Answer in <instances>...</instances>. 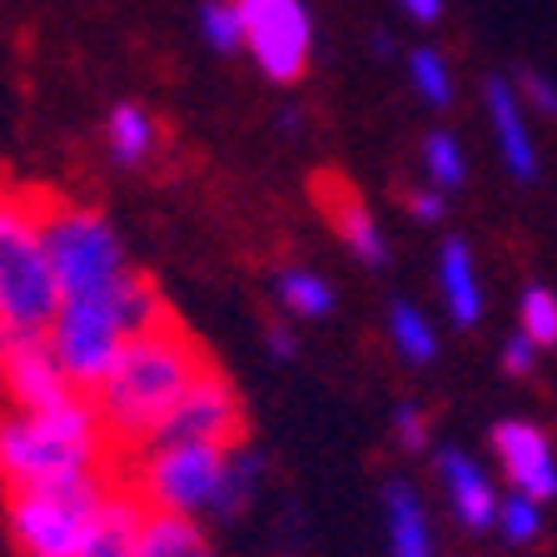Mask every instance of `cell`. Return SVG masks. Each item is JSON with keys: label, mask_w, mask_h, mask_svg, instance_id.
<instances>
[{"label": "cell", "mask_w": 557, "mask_h": 557, "mask_svg": "<svg viewBox=\"0 0 557 557\" xmlns=\"http://www.w3.org/2000/svg\"><path fill=\"white\" fill-rule=\"evenodd\" d=\"M60 304L40 239V195L0 180V334H50Z\"/></svg>", "instance_id": "3"}, {"label": "cell", "mask_w": 557, "mask_h": 557, "mask_svg": "<svg viewBox=\"0 0 557 557\" xmlns=\"http://www.w3.org/2000/svg\"><path fill=\"white\" fill-rule=\"evenodd\" d=\"M438 294L458 329H473L478 319H483V284H478V259H473V249H468V239H443Z\"/></svg>", "instance_id": "16"}, {"label": "cell", "mask_w": 557, "mask_h": 557, "mask_svg": "<svg viewBox=\"0 0 557 557\" xmlns=\"http://www.w3.org/2000/svg\"><path fill=\"white\" fill-rule=\"evenodd\" d=\"M503 537H508L512 547H528L543 537L547 518H543V503L528 498V493H508V498L498 503V522H493Z\"/></svg>", "instance_id": "26"}, {"label": "cell", "mask_w": 557, "mask_h": 557, "mask_svg": "<svg viewBox=\"0 0 557 557\" xmlns=\"http://www.w3.org/2000/svg\"><path fill=\"white\" fill-rule=\"evenodd\" d=\"M145 503L129 487H110V498L100 503L90 533H85L81 557H135L139 553V522H145Z\"/></svg>", "instance_id": "15"}, {"label": "cell", "mask_w": 557, "mask_h": 557, "mask_svg": "<svg viewBox=\"0 0 557 557\" xmlns=\"http://www.w3.org/2000/svg\"><path fill=\"white\" fill-rule=\"evenodd\" d=\"M423 170H429L433 189H463L468 185V154L463 145H458V135H448V129H433V135H423Z\"/></svg>", "instance_id": "23"}, {"label": "cell", "mask_w": 557, "mask_h": 557, "mask_svg": "<svg viewBox=\"0 0 557 557\" xmlns=\"http://www.w3.org/2000/svg\"><path fill=\"white\" fill-rule=\"evenodd\" d=\"M110 498L104 473H75L46 487H21L5 503L11 537L25 557H81L100 503Z\"/></svg>", "instance_id": "5"}, {"label": "cell", "mask_w": 557, "mask_h": 557, "mask_svg": "<svg viewBox=\"0 0 557 557\" xmlns=\"http://www.w3.org/2000/svg\"><path fill=\"white\" fill-rule=\"evenodd\" d=\"M65 394H75V383L65 379L55 348L46 334H0V398L5 408H50Z\"/></svg>", "instance_id": "10"}, {"label": "cell", "mask_w": 557, "mask_h": 557, "mask_svg": "<svg viewBox=\"0 0 557 557\" xmlns=\"http://www.w3.org/2000/svg\"><path fill=\"white\" fill-rule=\"evenodd\" d=\"M483 110L487 125H493V139H498V154L508 164V174L518 185H533L537 180V145L533 129H528V110H522V95L508 75H493L483 85Z\"/></svg>", "instance_id": "13"}, {"label": "cell", "mask_w": 557, "mask_h": 557, "mask_svg": "<svg viewBox=\"0 0 557 557\" xmlns=\"http://www.w3.org/2000/svg\"><path fill=\"white\" fill-rule=\"evenodd\" d=\"M264 344H269V354H274V359H294V354H299V338L289 334V329H269L264 334Z\"/></svg>", "instance_id": "33"}, {"label": "cell", "mask_w": 557, "mask_h": 557, "mask_svg": "<svg viewBox=\"0 0 557 557\" xmlns=\"http://www.w3.org/2000/svg\"><path fill=\"white\" fill-rule=\"evenodd\" d=\"M383 537H388V557H438L429 503L404 478L383 487Z\"/></svg>", "instance_id": "14"}, {"label": "cell", "mask_w": 557, "mask_h": 557, "mask_svg": "<svg viewBox=\"0 0 557 557\" xmlns=\"http://www.w3.org/2000/svg\"><path fill=\"white\" fill-rule=\"evenodd\" d=\"M199 30H205L214 55H239L244 50V15L234 0H205L199 5Z\"/></svg>", "instance_id": "25"}, {"label": "cell", "mask_w": 557, "mask_h": 557, "mask_svg": "<svg viewBox=\"0 0 557 557\" xmlns=\"http://www.w3.org/2000/svg\"><path fill=\"white\" fill-rule=\"evenodd\" d=\"M115 443L90 394H65L50 408H5L0 413V478L11 493L46 487L75 473H104Z\"/></svg>", "instance_id": "2"}, {"label": "cell", "mask_w": 557, "mask_h": 557, "mask_svg": "<svg viewBox=\"0 0 557 557\" xmlns=\"http://www.w3.org/2000/svg\"><path fill=\"white\" fill-rule=\"evenodd\" d=\"M518 95H522V104H533L537 115H557V85L547 81L543 70H522V75H518Z\"/></svg>", "instance_id": "30"}, {"label": "cell", "mask_w": 557, "mask_h": 557, "mask_svg": "<svg viewBox=\"0 0 557 557\" xmlns=\"http://www.w3.org/2000/svg\"><path fill=\"white\" fill-rule=\"evenodd\" d=\"M104 145H110V160H115L120 170H139V164L154 154V145H160L154 115L135 100H120L115 110H110V120H104Z\"/></svg>", "instance_id": "19"}, {"label": "cell", "mask_w": 557, "mask_h": 557, "mask_svg": "<svg viewBox=\"0 0 557 557\" xmlns=\"http://www.w3.org/2000/svg\"><path fill=\"white\" fill-rule=\"evenodd\" d=\"M150 443H214V448L244 443V404L234 394V383L209 363L189 383V394L170 408V418L154 429Z\"/></svg>", "instance_id": "9"}, {"label": "cell", "mask_w": 557, "mask_h": 557, "mask_svg": "<svg viewBox=\"0 0 557 557\" xmlns=\"http://www.w3.org/2000/svg\"><path fill=\"white\" fill-rule=\"evenodd\" d=\"M50 348H55L65 379L81 388V394H95L104 383V373L115 369L120 348L129 344L125 324H120L110 294H95V299H65L50 324Z\"/></svg>", "instance_id": "7"}, {"label": "cell", "mask_w": 557, "mask_h": 557, "mask_svg": "<svg viewBox=\"0 0 557 557\" xmlns=\"http://www.w3.org/2000/svg\"><path fill=\"white\" fill-rule=\"evenodd\" d=\"M398 11H404L413 25H433L443 15V0H398Z\"/></svg>", "instance_id": "32"}, {"label": "cell", "mask_w": 557, "mask_h": 557, "mask_svg": "<svg viewBox=\"0 0 557 557\" xmlns=\"http://www.w3.org/2000/svg\"><path fill=\"white\" fill-rule=\"evenodd\" d=\"M274 294H278V304L289 313H299V319H329V313H334V284L319 278L313 269H278Z\"/></svg>", "instance_id": "22"}, {"label": "cell", "mask_w": 557, "mask_h": 557, "mask_svg": "<svg viewBox=\"0 0 557 557\" xmlns=\"http://www.w3.org/2000/svg\"><path fill=\"white\" fill-rule=\"evenodd\" d=\"M259 483H264V453L249 448V443H234L230 458H224V478H220V493H214V508H209V518H239L249 503H255Z\"/></svg>", "instance_id": "20"}, {"label": "cell", "mask_w": 557, "mask_h": 557, "mask_svg": "<svg viewBox=\"0 0 557 557\" xmlns=\"http://www.w3.org/2000/svg\"><path fill=\"white\" fill-rule=\"evenodd\" d=\"M373 55H394V40H388V35H373Z\"/></svg>", "instance_id": "34"}, {"label": "cell", "mask_w": 557, "mask_h": 557, "mask_svg": "<svg viewBox=\"0 0 557 557\" xmlns=\"http://www.w3.org/2000/svg\"><path fill=\"white\" fill-rule=\"evenodd\" d=\"M537 354H543V348L522 334V329H512V334L503 338V373H512V379H528V373L537 369Z\"/></svg>", "instance_id": "28"}, {"label": "cell", "mask_w": 557, "mask_h": 557, "mask_svg": "<svg viewBox=\"0 0 557 557\" xmlns=\"http://www.w3.org/2000/svg\"><path fill=\"white\" fill-rule=\"evenodd\" d=\"M408 214H413L418 224H438L443 220V195L438 189H413V195H408Z\"/></svg>", "instance_id": "31"}, {"label": "cell", "mask_w": 557, "mask_h": 557, "mask_svg": "<svg viewBox=\"0 0 557 557\" xmlns=\"http://www.w3.org/2000/svg\"><path fill=\"white\" fill-rule=\"evenodd\" d=\"M324 199H329V220L338 224V234H344V244H348V255L369 269L388 264V239H383L379 220L369 214V205H359V195H348V189H338V185H324Z\"/></svg>", "instance_id": "17"}, {"label": "cell", "mask_w": 557, "mask_h": 557, "mask_svg": "<svg viewBox=\"0 0 557 557\" xmlns=\"http://www.w3.org/2000/svg\"><path fill=\"white\" fill-rule=\"evenodd\" d=\"M493 458H498V473L508 478V493H528V498L547 503L557 498V453L537 423L528 418H503L493 423Z\"/></svg>", "instance_id": "11"}, {"label": "cell", "mask_w": 557, "mask_h": 557, "mask_svg": "<svg viewBox=\"0 0 557 557\" xmlns=\"http://www.w3.org/2000/svg\"><path fill=\"white\" fill-rule=\"evenodd\" d=\"M394 433H398V443H404V448H429V413H423V408L418 404H398L394 408Z\"/></svg>", "instance_id": "29"}, {"label": "cell", "mask_w": 557, "mask_h": 557, "mask_svg": "<svg viewBox=\"0 0 557 557\" xmlns=\"http://www.w3.org/2000/svg\"><path fill=\"white\" fill-rule=\"evenodd\" d=\"M433 468H438V487H443V498H448L453 518L463 522L468 533H487L498 522V503H503L487 468L463 448H438L433 453Z\"/></svg>", "instance_id": "12"}, {"label": "cell", "mask_w": 557, "mask_h": 557, "mask_svg": "<svg viewBox=\"0 0 557 557\" xmlns=\"http://www.w3.org/2000/svg\"><path fill=\"white\" fill-rule=\"evenodd\" d=\"M518 329L533 338L537 348H557V294L533 284V289H522L518 299Z\"/></svg>", "instance_id": "27"}, {"label": "cell", "mask_w": 557, "mask_h": 557, "mask_svg": "<svg viewBox=\"0 0 557 557\" xmlns=\"http://www.w3.org/2000/svg\"><path fill=\"white\" fill-rule=\"evenodd\" d=\"M388 338H394L398 359L408 363H433L438 359V329H433V319L418 304L398 299L394 309H388Z\"/></svg>", "instance_id": "21"}, {"label": "cell", "mask_w": 557, "mask_h": 557, "mask_svg": "<svg viewBox=\"0 0 557 557\" xmlns=\"http://www.w3.org/2000/svg\"><path fill=\"white\" fill-rule=\"evenodd\" d=\"M224 458H230V448H214V443H145L135 453L125 487L150 512L199 518V512L214 508Z\"/></svg>", "instance_id": "6"}, {"label": "cell", "mask_w": 557, "mask_h": 557, "mask_svg": "<svg viewBox=\"0 0 557 557\" xmlns=\"http://www.w3.org/2000/svg\"><path fill=\"white\" fill-rule=\"evenodd\" d=\"M40 239H46L50 269H55L60 299L110 294L129 274V259H125V244H120L115 224L90 205L40 195Z\"/></svg>", "instance_id": "4"}, {"label": "cell", "mask_w": 557, "mask_h": 557, "mask_svg": "<svg viewBox=\"0 0 557 557\" xmlns=\"http://www.w3.org/2000/svg\"><path fill=\"white\" fill-rule=\"evenodd\" d=\"M209 369L205 348L195 344L180 319L150 329V334H135L120 348L115 369L104 373V383L95 388V408L104 418V433L115 443V453H139L154 438L170 408L189 394V383Z\"/></svg>", "instance_id": "1"}, {"label": "cell", "mask_w": 557, "mask_h": 557, "mask_svg": "<svg viewBox=\"0 0 557 557\" xmlns=\"http://www.w3.org/2000/svg\"><path fill=\"white\" fill-rule=\"evenodd\" d=\"M408 81H413L418 100L433 104V110H448V104H453V75H448V60H443L433 46L408 50Z\"/></svg>", "instance_id": "24"}, {"label": "cell", "mask_w": 557, "mask_h": 557, "mask_svg": "<svg viewBox=\"0 0 557 557\" xmlns=\"http://www.w3.org/2000/svg\"><path fill=\"white\" fill-rule=\"evenodd\" d=\"M244 15V50L264 70V81L294 85L313 60V21L304 0H234Z\"/></svg>", "instance_id": "8"}, {"label": "cell", "mask_w": 557, "mask_h": 557, "mask_svg": "<svg viewBox=\"0 0 557 557\" xmlns=\"http://www.w3.org/2000/svg\"><path fill=\"white\" fill-rule=\"evenodd\" d=\"M135 557H220L199 518H180V512H145L139 522V553Z\"/></svg>", "instance_id": "18"}]
</instances>
